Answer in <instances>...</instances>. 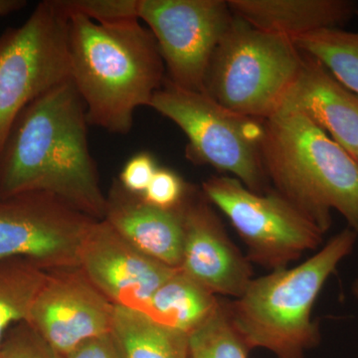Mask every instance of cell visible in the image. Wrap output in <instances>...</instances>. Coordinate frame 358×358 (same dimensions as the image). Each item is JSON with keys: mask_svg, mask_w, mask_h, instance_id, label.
Instances as JSON below:
<instances>
[{"mask_svg": "<svg viewBox=\"0 0 358 358\" xmlns=\"http://www.w3.org/2000/svg\"><path fill=\"white\" fill-rule=\"evenodd\" d=\"M88 126L83 100L71 79L30 103L0 150V199L50 193L103 220L107 196L90 152Z\"/></svg>", "mask_w": 358, "mask_h": 358, "instance_id": "cell-1", "label": "cell"}, {"mask_svg": "<svg viewBox=\"0 0 358 358\" xmlns=\"http://www.w3.org/2000/svg\"><path fill=\"white\" fill-rule=\"evenodd\" d=\"M68 15L70 79L89 126L129 134L136 109L150 107L166 80L157 40L140 20L98 23L80 13Z\"/></svg>", "mask_w": 358, "mask_h": 358, "instance_id": "cell-2", "label": "cell"}, {"mask_svg": "<svg viewBox=\"0 0 358 358\" xmlns=\"http://www.w3.org/2000/svg\"><path fill=\"white\" fill-rule=\"evenodd\" d=\"M260 154L274 190L324 234L336 210L358 237V162L324 129L301 113L279 110L264 121Z\"/></svg>", "mask_w": 358, "mask_h": 358, "instance_id": "cell-3", "label": "cell"}, {"mask_svg": "<svg viewBox=\"0 0 358 358\" xmlns=\"http://www.w3.org/2000/svg\"><path fill=\"white\" fill-rule=\"evenodd\" d=\"M357 238L346 228L306 262L253 279L236 301H226L250 350L264 348L277 358H305L306 352L319 345L313 303L341 261L352 253Z\"/></svg>", "mask_w": 358, "mask_h": 358, "instance_id": "cell-4", "label": "cell"}, {"mask_svg": "<svg viewBox=\"0 0 358 358\" xmlns=\"http://www.w3.org/2000/svg\"><path fill=\"white\" fill-rule=\"evenodd\" d=\"M303 62L293 40L233 15L212 56L204 92L226 109L265 121L281 107Z\"/></svg>", "mask_w": 358, "mask_h": 358, "instance_id": "cell-5", "label": "cell"}, {"mask_svg": "<svg viewBox=\"0 0 358 358\" xmlns=\"http://www.w3.org/2000/svg\"><path fill=\"white\" fill-rule=\"evenodd\" d=\"M166 85L150 108L173 122L187 136L186 157L196 164L232 173L249 189L263 193L267 185L261 160L264 121L226 109L200 92Z\"/></svg>", "mask_w": 358, "mask_h": 358, "instance_id": "cell-6", "label": "cell"}, {"mask_svg": "<svg viewBox=\"0 0 358 358\" xmlns=\"http://www.w3.org/2000/svg\"><path fill=\"white\" fill-rule=\"evenodd\" d=\"M68 26L58 0H46L0 35V150L20 113L70 79Z\"/></svg>", "mask_w": 358, "mask_h": 358, "instance_id": "cell-7", "label": "cell"}, {"mask_svg": "<svg viewBox=\"0 0 358 358\" xmlns=\"http://www.w3.org/2000/svg\"><path fill=\"white\" fill-rule=\"evenodd\" d=\"M202 189L229 219L252 262L273 270L286 268L322 242L324 233L275 190L255 192L228 176L207 179Z\"/></svg>", "mask_w": 358, "mask_h": 358, "instance_id": "cell-8", "label": "cell"}, {"mask_svg": "<svg viewBox=\"0 0 358 358\" xmlns=\"http://www.w3.org/2000/svg\"><path fill=\"white\" fill-rule=\"evenodd\" d=\"M169 74L178 88L205 93L212 56L233 18L224 0H138Z\"/></svg>", "mask_w": 358, "mask_h": 358, "instance_id": "cell-9", "label": "cell"}, {"mask_svg": "<svg viewBox=\"0 0 358 358\" xmlns=\"http://www.w3.org/2000/svg\"><path fill=\"white\" fill-rule=\"evenodd\" d=\"M95 220L50 193L0 199V261L25 259L47 272L79 267Z\"/></svg>", "mask_w": 358, "mask_h": 358, "instance_id": "cell-10", "label": "cell"}, {"mask_svg": "<svg viewBox=\"0 0 358 358\" xmlns=\"http://www.w3.org/2000/svg\"><path fill=\"white\" fill-rule=\"evenodd\" d=\"M114 310L81 268H62L49 271L25 322L65 357L84 341L110 333Z\"/></svg>", "mask_w": 358, "mask_h": 358, "instance_id": "cell-11", "label": "cell"}, {"mask_svg": "<svg viewBox=\"0 0 358 358\" xmlns=\"http://www.w3.org/2000/svg\"><path fill=\"white\" fill-rule=\"evenodd\" d=\"M79 267L115 306L141 312L176 270L136 249L105 219L94 221L90 227L80 252Z\"/></svg>", "mask_w": 358, "mask_h": 358, "instance_id": "cell-12", "label": "cell"}, {"mask_svg": "<svg viewBox=\"0 0 358 358\" xmlns=\"http://www.w3.org/2000/svg\"><path fill=\"white\" fill-rule=\"evenodd\" d=\"M180 268L213 294L239 298L252 281V268L231 242L210 206L186 197Z\"/></svg>", "mask_w": 358, "mask_h": 358, "instance_id": "cell-13", "label": "cell"}, {"mask_svg": "<svg viewBox=\"0 0 358 358\" xmlns=\"http://www.w3.org/2000/svg\"><path fill=\"white\" fill-rule=\"evenodd\" d=\"M303 54V66L278 112L305 115L357 162L358 96L319 60Z\"/></svg>", "mask_w": 358, "mask_h": 358, "instance_id": "cell-14", "label": "cell"}, {"mask_svg": "<svg viewBox=\"0 0 358 358\" xmlns=\"http://www.w3.org/2000/svg\"><path fill=\"white\" fill-rule=\"evenodd\" d=\"M185 202L176 208H159L127 192L119 180H115L107 196L103 219L145 255L178 268L185 238Z\"/></svg>", "mask_w": 358, "mask_h": 358, "instance_id": "cell-15", "label": "cell"}, {"mask_svg": "<svg viewBox=\"0 0 358 358\" xmlns=\"http://www.w3.org/2000/svg\"><path fill=\"white\" fill-rule=\"evenodd\" d=\"M233 15L262 31L294 40L326 28H341L357 16L352 0H229Z\"/></svg>", "mask_w": 358, "mask_h": 358, "instance_id": "cell-16", "label": "cell"}, {"mask_svg": "<svg viewBox=\"0 0 358 358\" xmlns=\"http://www.w3.org/2000/svg\"><path fill=\"white\" fill-rule=\"evenodd\" d=\"M218 305L215 294L176 268L152 294L143 313L164 326L189 334L211 317Z\"/></svg>", "mask_w": 358, "mask_h": 358, "instance_id": "cell-17", "label": "cell"}, {"mask_svg": "<svg viewBox=\"0 0 358 358\" xmlns=\"http://www.w3.org/2000/svg\"><path fill=\"white\" fill-rule=\"evenodd\" d=\"M110 334L122 358H189L188 334L141 310L115 306Z\"/></svg>", "mask_w": 358, "mask_h": 358, "instance_id": "cell-18", "label": "cell"}, {"mask_svg": "<svg viewBox=\"0 0 358 358\" xmlns=\"http://www.w3.org/2000/svg\"><path fill=\"white\" fill-rule=\"evenodd\" d=\"M47 274L25 259L0 261V350L10 327L27 320Z\"/></svg>", "mask_w": 358, "mask_h": 358, "instance_id": "cell-19", "label": "cell"}, {"mask_svg": "<svg viewBox=\"0 0 358 358\" xmlns=\"http://www.w3.org/2000/svg\"><path fill=\"white\" fill-rule=\"evenodd\" d=\"M294 43L301 52L319 60L358 96V32L326 28L299 37Z\"/></svg>", "mask_w": 358, "mask_h": 358, "instance_id": "cell-20", "label": "cell"}, {"mask_svg": "<svg viewBox=\"0 0 358 358\" xmlns=\"http://www.w3.org/2000/svg\"><path fill=\"white\" fill-rule=\"evenodd\" d=\"M250 350L230 319L226 301H219L211 317L188 334L189 358H248Z\"/></svg>", "mask_w": 358, "mask_h": 358, "instance_id": "cell-21", "label": "cell"}, {"mask_svg": "<svg viewBox=\"0 0 358 358\" xmlns=\"http://www.w3.org/2000/svg\"><path fill=\"white\" fill-rule=\"evenodd\" d=\"M66 13H80L98 23L140 20L138 0H58Z\"/></svg>", "mask_w": 358, "mask_h": 358, "instance_id": "cell-22", "label": "cell"}, {"mask_svg": "<svg viewBox=\"0 0 358 358\" xmlns=\"http://www.w3.org/2000/svg\"><path fill=\"white\" fill-rule=\"evenodd\" d=\"M0 358H64L51 348L26 322L9 329L0 350Z\"/></svg>", "mask_w": 358, "mask_h": 358, "instance_id": "cell-23", "label": "cell"}, {"mask_svg": "<svg viewBox=\"0 0 358 358\" xmlns=\"http://www.w3.org/2000/svg\"><path fill=\"white\" fill-rule=\"evenodd\" d=\"M188 192L185 181L167 169H157L141 199L162 209H173L183 203Z\"/></svg>", "mask_w": 358, "mask_h": 358, "instance_id": "cell-24", "label": "cell"}, {"mask_svg": "<svg viewBox=\"0 0 358 358\" xmlns=\"http://www.w3.org/2000/svg\"><path fill=\"white\" fill-rule=\"evenodd\" d=\"M157 169L159 167L154 155L150 152H138L126 162L117 180L124 190L141 196L147 190Z\"/></svg>", "mask_w": 358, "mask_h": 358, "instance_id": "cell-25", "label": "cell"}, {"mask_svg": "<svg viewBox=\"0 0 358 358\" xmlns=\"http://www.w3.org/2000/svg\"><path fill=\"white\" fill-rule=\"evenodd\" d=\"M64 358H122V355L110 331L84 341Z\"/></svg>", "mask_w": 358, "mask_h": 358, "instance_id": "cell-26", "label": "cell"}, {"mask_svg": "<svg viewBox=\"0 0 358 358\" xmlns=\"http://www.w3.org/2000/svg\"><path fill=\"white\" fill-rule=\"evenodd\" d=\"M26 3L24 0H0V17L20 10Z\"/></svg>", "mask_w": 358, "mask_h": 358, "instance_id": "cell-27", "label": "cell"}, {"mask_svg": "<svg viewBox=\"0 0 358 358\" xmlns=\"http://www.w3.org/2000/svg\"><path fill=\"white\" fill-rule=\"evenodd\" d=\"M353 293H355V296H357V298L358 299V280L355 282V285H353Z\"/></svg>", "mask_w": 358, "mask_h": 358, "instance_id": "cell-28", "label": "cell"}, {"mask_svg": "<svg viewBox=\"0 0 358 358\" xmlns=\"http://www.w3.org/2000/svg\"><path fill=\"white\" fill-rule=\"evenodd\" d=\"M357 162H358V150H357Z\"/></svg>", "mask_w": 358, "mask_h": 358, "instance_id": "cell-29", "label": "cell"}, {"mask_svg": "<svg viewBox=\"0 0 358 358\" xmlns=\"http://www.w3.org/2000/svg\"><path fill=\"white\" fill-rule=\"evenodd\" d=\"M357 17H358V10H357Z\"/></svg>", "mask_w": 358, "mask_h": 358, "instance_id": "cell-30", "label": "cell"}]
</instances>
